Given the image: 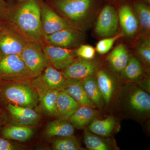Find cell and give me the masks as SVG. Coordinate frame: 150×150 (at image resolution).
Listing matches in <instances>:
<instances>
[{
  "mask_svg": "<svg viewBox=\"0 0 150 150\" xmlns=\"http://www.w3.org/2000/svg\"><path fill=\"white\" fill-rule=\"evenodd\" d=\"M43 51L49 64L57 70L63 71L76 61L72 51L67 48L48 45Z\"/></svg>",
  "mask_w": 150,
  "mask_h": 150,
  "instance_id": "ba28073f",
  "label": "cell"
},
{
  "mask_svg": "<svg viewBox=\"0 0 150 150\" xmlns=\"http://www.w3.org/2000/svg\"><path fill=\"white\" fill-rule=\"evenodd\" d=\"M84 142L86 147L90 150H108V145L101 139L91 132L85 131Z\"/></svg>",
  "mask_w": 150,
  "mask_h": 150,
  "instance_id": "83f0119b",
  "label": "cell"
},
{
  "mask_svg": "<svg viewBox=\"0 0 150 150\" xmlns=\"http://www.w3.org/2000/svg\"><path fill=\"white\" fill-rule=\"evenodd\" d=\"M146 2L147 3V4H150V0H145Z\"/></svg>",
  "mask_w": 150,
  "mask_h": 150,
  "instance_id": "e575fe53",
  "label": "cell"
},
{
  "mask_svg": "<svg viewBox=\"0 0 150 150\" xmlns=\"http://www.w3.org/2000/svg\"><path fill=\"white\" fill-rule=\"evenodd\" d=\"M13 22L30 39L40 40L42 36L41 11L36 0H28L17 11Z\"/></svg>",
  "mask_w": 150,
  "mask_h": 150,
  "instance_id": "7a4b0ae2",
  "label": "cell"
},
{
  "mask_svg": "<svg viewBox=\"0 0 150 150\" xmlns=\"http://www.w3.org/2000/svg\"><path fill=\"white\" fill-rule=\"evenodd\" d=\"M118 18L124 34L129 37L136 35L139 29L138 19L130 6L124 5L118 10Z\"/></svg>",
  "mask_w": 150,
  "mask_h": 150,
  "instance_id": "7c38bea8",
  "label": "cell"
},
{
  "mask_svg": "<svg viewBox=\"0 0 150 150\" xmlns=\"http://www.w3.org/2000/svg\"><path fill=\"white\" fill-rule=\"evenodd\" d=\"M134 11L138 19L139 25L143 32L148 34L150 29V9L148 4L141 1L135 2Z\"/></svg>",
  "mask_w": 150,
  "mask_h": 150,
  "instance_id": "d4e9b609",
  "label": "cell"
},
{
  "mask_svg": "<svg viewBox=\"0 0 150 150\" xmlns=\"http://www.w3.org/2000/svg\"><path fill=\"white\" fill-rule=\"evenodd\" d=\"M26 43L14 33H5L0 37V51L4 56L20 55Z\"/></svg>",
  "mask_w": 150,
  "mask_h": 150,
  "instance_id": "2e32d148",
  "label": "cell"
},
{
  "mask_svg": "<svg viewBox=\"0 0 150 150\" xmlns=\"http://www.w3.org/2000/svg\"><path fill=\"white\" fill-rule=\"evenodd\" d=\"M97 71V65L91 60L75 61L62 72L67 80H82L92 76Z\"/></svg>",
  "mask_w": 150,
  "mask_h": 150,
  "instance_id": "9c48e42d",
  "label": "cell"
},
{
  "mask_svg": "<svg viewBox=\"0 0 150 150\" xmlns=\"http://www.w3.org/2000/svg\"><path fill=\"white\" fill-rule=\"evenodd\" d=\"M136 51L142 62L149 66L150 64V41L148 38H143L136 46Z\"/></svg>",
  "mask_w": 150,
  "mask_h": 150,
  "instance_id": "f546056e",
  "label": "cell"
},
{
  "mask_svg": "<svg viewBox=\"0 0 150 150\" xmlns=\"http://www.w3.org/2000/svg\"><path fill=\"white\" fill-rule=\"evenodd\" d=\"M20 55L33 78L40 76L49 65L44 52L37 43H26Z\"/></svg>",
  "mask_w": 150,
  "mask_h": 150,
  "instance_id": "277c9868",
  "label": "cell"
},
{
  "mask_svg": "<svg viewBox=\"0 0 150 150\" xmlns=\"http://www.w3.org/2000/svg\"><path fill=\"white\" fill-rule=\"evenodd\" d=\"M51 2L68 19L81 29H85L91 19L97 0H51Z\"/></svg>",
  "mask_w": 150,
  "mask_h": 150,
  "instance_id": "3957f363",
  "label": "cell"
},
{
  "mask_svg": "<svg viewBox=\"0 0 150 150\" xmlns=\"http://www.w3.org/2000/svg\"><path fill=\"white\" fill-rule=\"evenodd\" d=\"M38 102L37 91L28 79H0V103L33 108Z\"/></svg>",
  "mask_w": 150,
  "mask_h": 150,
  "instance_id": "6da1fadb",
  "label": "cell"
},
{
  "mask_svg": "<svg viewBox=\"0 0 150 150\" xmlns=\"http://www.w3.org/2000/svg\"><path fill=\"white\" fill-rule=\"evenodd\" d=\"M122 36H123V34L120 33L99 40L97 43L96 51L101 55L107 54L111 50L116 40L121 38Z\"/></svg>",
  "mask_w": 150,
  "mask_h": 150,
  "instance_id": "4dcf8cb0",
  "label": "cell"
},
{
  "mask_svg": "<svg viewBox=\"0 0 150 150\" xmlns=\"http://www.w3.org/2000/svg\"><path fill=\"white\" fill-rule=\"evenodd\" d=\"M20 145L11 142L9 140L0 138V150H21L23 149Z\"/></svg>",
  "mask_w": 150,
  "mask_h": 150,
  "instance_id": "d6a6232c",
  "label": "cell"
},
{
  "mask_svg": "<svg viewBox=\"0 0 150 150\" xmlns=\"http://www.w3.org/2000/svg\"><path fill=\"white\" fill-rule=\"evenodd\" d=\"M129 103L132 109L139 112H149L150 110V96L140 88L134 89L130 93Z\"/></svg>",
  "mask_w": 150,
  "mask_h": 150,
  "instance_id": "7402d4cb",
  "label": "cell"
},
{
  "mask_svg": "<svg viewBox=\"0 0 150 150\" xmlns=\"http://www.w3.org/2000/svg\"><path fill=\"white\" fill-rule=\"evenodd\" d=\"M31 78L21 55L12 54L0 59V79L21 80Z\"/></svg>",
  "mask_w": 150,
  "mask_h": 150,
  "instance_id": "5b68a950",
  "label": "cell"
},
{
  "mask_svg": "<svg viewBox=\"0 0 150 150\" xmlns=\"http://www.w3.org/2000/svg\"><path fill=\"white\" fill-rule=\"evenodd\" d=\"M35 78L33 82L35 88H44L60 91L64 90L68 84V80L62 72L49 65L45 69L43 75Z\"/></svg>",
  "mask_w": 150,
  "mask_h": 150,
  "instance_id": "52a82bcc",
  "label": "cell"
},
{
  "mask_svg": "<svg viewBox=\"0 0 150 150\" xmlns=\"http://www.w3.org/2000/svg\"><path fill=\"white\" fill-rule=\"evenodd\" d=\"M128 50L123 44H119L109 54L108 61L112 69L118 72H122L129 59Z\"/></svg>",
  "mask_w": 150,
  "mask_h": 150,
  "instance_id": "ffe728a7",
  "label": "cell"
},
{
  "mask_svg": "<svg viewBox=\"0 0 150 150\" xmlns=\"http://www.w3.org/2000/svg\"><path fill=\"white\" fill-rule=\"evenodd\" d=\"M68 84L64 91L80 105L95 108L96 106L88 96L81 83V80H68Z\"/></svg>",
  "mask_w": 150,
  "mask_h": 150,
  "instance_id": "ac0fdd59",
  "label": "cell"
},
{
  "mask_svg": "<svg viewBox=\"0 0 150 150\" xmlns=\"http://www.w3.org/2000/svg\"><path fill=\"white\" fill-rule=\"evenodd\" d=\"M96 50L93 46L88 45H81L76 51L79 57L85 60H91L95 56Z\"/></svg>",
  "mask_w": 150,
  "mask_h": 150,
  "instance_id": "1f68e13d",
  "label": "cell"
},
{
  "mask_svg": "<svg viewBox=\"0 0 150 150\" xmlns=\"http://www.w3.org/2000/svg\"><path fill=\"white\" fill-rule=\"evenodd\" d=\"M1 134L4 139L24 142L33 137L34 131L30 126L15 124L3 127Z\"/></svg>",
  "mask_w": 150,
  "mask_h": 150,
  "instance_id": "e0dca14e",
  "label": "cell"
},
{
  "mask_svg": "<svg viewBox=\"0 0 150 150\" xmlns=\"http://www.w3.org/2000/svg\"><path fill=\"white\" fill-rule=\"evenodd\" d=\"M80 106V105L66 92L64 91H59L54 116L60 120H68Z\"/></svg>",
  "mask_w": 150,
  "mask_h": 150,
  "instance_id": "4fadbf2b",
  "label": "cell"
},
{
  "mask_svg": "<svg viewBox=\"0 0 150 150\" xmlns=\"http://www.w3.org/2000/svg\"><path fill=\"white\" fill-rule=\"evenodd\" d=\"M6 108L10 114L13 113L20 114L25 117L31 118L38 122H40L41 118L40 115L39 113L33 110V108L14 105L11 104L8 105L6 106Z\"/></svg>",
  "mask_w": 150,
  "mask_h": 150,
  "instance_id": "f1b7e54d",
  "label": "cell"
},
{
  "mask_svg": "<svg viewBox=\"0 0 150 150\" xmlns=\"http://www.w3.org/2000/svg\"><path fill=\"white\" fill-rule=\"evenodd\" d=\"M115 118L109 116L103 120L94 119L88 127L89 131L102 137L109 136L115 127Z\"/></svg>",
  "mask_w": 150,
  "mask_h": 150,
  "instance_id": "cb8c5ba5",
  "label": "cell"
},
{
  "mask_svg": "<svg viewBox=\"0 0 150 150\" xmlns=\"http://www.w3.org/2000/svg\"><path fill=\"white\" fill-rule=\"evenodd\" d=\"M52 148L55 150H83L74 136L59 137L54 141Z\"/></svg>",
  "mask_w": 150,
  "mask_h": 150,
  "instance_id": "4316f807",
  "label": "cell"
},
{
  "mask_svg": "<svg viewBox=\"0 0 150 150\" xmlns=\"http://www.w3.org/2000/svg\"><path fill=\"white\" fill-rule=\"evenodd\" d=\"M1 3H0V8L1 7Z\"/></svg>",
  "mask_w": 150,
  "mask_h": 150,
  "instance_id": "d590c367",
  "label": "cell"
},
{
  "mask_svg": "<svg viewBox=\"0 0 150 150\" xmlns=\"http://www.w3.org/2000/svg\"><path fill=\"white\" fill-rule=\"evenodd\" d=\"M41 13L42 31L45 35H50L62 30L70 28L69 23L65 20L47 6L43 5Z\"/></svg>",
  "mask_w": 150,
  "mask_h": 150,
  "instance_id": "8fae6325",
  "label": "cell"
},
{
  "mask_svg": "<svg viewBox=\"0 0 150 150\" xmlns=\"http://www.w3.org/2000/svg\"><path fill=\"white\" fill-rule=\"evenodd\" d=\"M81 83L89 98L95 105L103 106L105 102L98 87L96 78L93 76L86 77L81 80Z\"/></svg>",
  "mask_w": 150,
  "mask_h": 150,
  "instance_id": "44dd1931",
  "label": "cell"
},
{
  "mask_svg": "<svg viewBox=\"0 0 150 150\" xmlns=\"http://www.w3.org/2000/svg\"><path fill=\"white\" fill-rule=\"evenodd\" d=\"M96 80L105 102L108 103L112 98L114 90L113 80L105 71L100 70L96 72Z\"/></svg>",
  "mask_w": 150,
  "mask_h": 150,
  "instance_id": "603a6c76",
  "label": "cell"
},
{
  "mask_svg": "<svg viewBox=\"0 0 150 150\" xmlns=\"http://www.w3.org/2000/svg\"><path fill=\"white\" fill-rule=\"evenodd\" d=\"M123 76L130 80L138 79L143 74L142 64L137 57L129 58V62L122 71Z\"/></svg>",
  "mask_w": 150,
  "mask_h": 150,
  "instance_id": "484cf974",
  "label": "cell"
},
{
  "mask_svg": "<svg viewBox=\"0 0 150 150\" xmlns=\"http://www.w3.org/2000/svg\"><path fill=\"white\" fill-rule=\"evenodd\" d=\"M74 128L68 120L57 119L47 124L45 134L48 137H71L74 135Z\"/></svg>",
  "mask_w": 150,
  "mask_h": 150,
  "instance_id": "d6986e66",
  "label": "cell"
},
{
  "mask_svg": "<svg viewBox=\"0 0 150 150\" xmlns=\"http://www.w3.org/2000/svg\"><path fill=\"white\" fill-rule=\"evenodd\" d=\"M98 111L93 108L82 105L70 116L68 121L77 129H83L96 119Z\"/></svg>",
  "mask_w": 150,
  "mask_h": 150,
  "instance_id": "9a60e30c",
  "label": "cell"
},
{
  "mask_svg": "<svg viewBox=\"0 0 150 150\" xmlns=\"http://www.w3.org/2000/svg\"><path fill=\"white\" fill-rule=\"evenodd\" d=\"M118 16L115 8L112 6L107 5L100 13L95 27V32L100 37L113 36L118 29Z\"/></svg>",
  "mask_w": 150,
  "mask_h": 150,
  "instance_id": "8992f818",
  "label": "cell"
},
{
  "mask_svg": "<svg viewBox=\"0 0 150 150\" xmlns=\"http://www.w3.org/2000/svg\"><path fill=\"white\" fill-rule=\"evenodd\" d=\"M6 119L5 118V114L4 110L0 108V129L2 128L6 124Z\"/></svg>",
  "mask_w": 150,
  "mask_h": 150,
  "instance_id": "836d02e7",
  "label": "cell"
},
{
  "mask_svg": "<svg viewBox=\"0 0 150 150\" xmlns=\"http://www.w3.org/2000/svg\"><path fill=\"white\" fill-rule=\"evenodd\" d=\"M35 88L38 93L40 109L46 115L54 116L59 91L44 88L37 87Z\"/></svg>",
  "mask_w": 150,
  "mask_h": 150,
  "instance_id": "5bb4252c",
  "label": "cell"
},
{
  "mask_svg": "<svg viewBox=\"0 0 150 150\" xmlns=\"http://www.w3.org/2000/svg\"><path fill=\"white\" fill-rule=\"evenodd\" d=\"M46 42L51 46L67 48L75 46L82 39V33L70 28L45 35Z\"/></svg>",
  "mask_w": 150,
  "mask_h": 150,
  "instance_id": "30bf717a",
  "label": "cell"
}]
</instances>
